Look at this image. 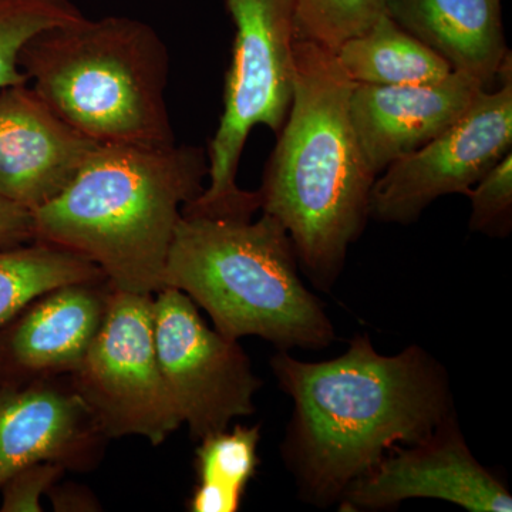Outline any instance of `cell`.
I'll use <instances>...</instances> for the list:
<instances>
[{
    "instance_id": "6da1fadb",
    "label": "cell",
    "mask_w": 512,
    "mask_h": 512,
    "mask_svg": "<svg viewBox=\"0 0 512 512\" xmlns=\"http://www.w3.org/2000/svg\"><path fill=\"white\" fill-rule=\"evenodd\" d=\"M271 367L293 402L282 454L299 495L316 507L340 503L394 447L456 417L447 370L417 345L386 356L357 335L335 359L301 362L279 350Z\"/></svg>"
},
{
    "instance_id": "7a4b0ae2",
    "label": "cell",
    "mask_w": 512,
    "mask_h": 512,
    "mask_svg": "<svg viewBox=\"0 0 512 512\" xmlns=\"http://www.w3.org/2000/svg\"><path fill=\"white\" fill-rule=\"evenodd\" d=\"M293 94L258 190L261 210L281 222L312 284L329 292L369 218L377 178L350 120L355 83L333 52L296 37Z\"/></svg>"
},
{
    "instance_id": "3957f363",
    "label": "cell",
    "mask_w": 512,
    "mask_h": 512,
    "mask_svg": "<svg viewBox=\"0 0 512 512\" xmlns=\"http://www.w3.org/2000/svg\"><path fill=\"white\" fill-rule=\"evenodd\" d=\"M205 178L200 147L99 144L62 192L32 211L33 241L92 262L111 289L154 295L183 208Z\"/></svg>"
},
{
    "instance_id": "277c9868",
    "label": "cell",
    "mask_w": 512,
    "mask_h": 512,
    "mask_svg": "<svg viewBox=\"0 0 512 512\" xmlns=\"http://www.w3.org/2000/svg\"><path fill=\"white\" fill-rule=\"evenodd\" d=\"M288 232L259 220L185 215L175 229L164 286L190 296L229 339L258 336L279 350L328 348L335 329L298 274Z\"/></svg>"
},
{
    "instance_id": "5b68a950",
    "label": "cell",
    "mask_w": 512,
    "mask_h": 512,
    "mask_svg": "<svg viewBox=\"0 0 512 512\" xmlns=\"http://www.w3.org/2000/svg\"><path fill=\"white\" fill-rule=\"evenodd\" d=\"M20 67L47 106L97 144L174 146L167 47L153 26L127 16H86L37 33Z\"/></svg>"
},
{
    "instance_id": "8992f818",
    "label": "cell",
    "mask_w": 512,
    "mask_h": 512,
    "mask_svg": "<svg viewBox=\"0 0 512 512\" xmlns=\"http://www.w3.org/2000/svg\"><path fill=\"white\" fill-rule=\"evenodd\" d=\"M235 36L225 77L224 111L212 137L208 183L183 214L251 220L261 208L258 191L237 184L249 133L266 126L279 133L293 94L296 0H225Z\"/></svg>"
},
{
    "instance_id": "52a82bcc",
    "label": "cell",
    "mask_w": 512,
    "mask_h": 512,
    "mask_svg": "<svg viewBox=\"0 0 512 512\" xmlns=\"http://www.w3.org/2000/svg\"><path fill=\"white\" fill-rule=\"evenodd\" d=\"M153 296L110 288L99 333L70 373L104 439L138 436L160 446L183 424L158 362Z\"/></svg>"
},
{
    "instance_id": "ba28073f",
    "label": "cell",
    "mask_w": 512,
    "mask_h": 512,
    "mask_svg": "<svg viewBox=\"0 0 512 512\" xmlns=\"http://www.w3.org/2000/svg\"><path fill=\"white\" fill-rule=\"evenodd\" d=\"M154 339L168 392L195 440L255 412L261 387L238 340L202 319L190 296L164 286L153 296Z\"/></svg>"
},
{
    "instance_id": "9c48e42d",
    "label": "cell",
    "mask_w": 512,
    "mask_h": 512,
    "mask_svg": "<svg viewBox=\"0 0 512 512\" xmlns=\"http://www.w3.org/2000/svg\"><path fill=\"white\" fill-rule=\"evenodd\" d=\"M501 86L477 94L466 113L426 146L394 161L377 177L369 217L412 224L448 194L468 195L512 151V62Z\"/></svg>"
},
{
    "instance_id": "30bf717a",
    "label": "cell",
    "mask_w": 512,
    "mask_h": 512,
    "mask_svg": "<svg viewBox=\"0 0 512 512\" xmlns=\"http://www.w3.org/2000/svg\"><path fill=\"white\" fill-rule=\"evenodd\" d=\"M436 498L470 512H511L507 487L471 453L456 417L427 439L397 446L343 495L342 511H382Z\"/></svg>"
},
{
    "instance_id": "8fae6325",
    "label": "cell",
    "mask_w": 512,
    "mask_h": 512,
    "mask_svg": "<svg viewBox=\"0 0 512 512\" xmlns=\"http://www.w3.org/2000/svg\"><path fill=\"white\" fill-rule=\"evenodd\" d=\"M97 146L29 84L0 90V197L35 211L64 190Z\"/></svg>"
},
{
    "instance_id": "7c38bea8",
    "label": "cell",
    "mask_w": 512,
    "mask_h": 512,
    "mask_svg": "<svg viewBox=\"0 0 512 512\" xmlns=\"http://www.w3.org/2000/svg\"><path fill=\"white\" fill-rule=\"evenodd\" d=\"M485 87L463 72L406 86L355 84L349 111L367 164L379 177L390 164L426 146L456 123Z\"/></svg>"
},
{
    "instance_id": "4fadbf2b",
    "label": "cell",
    "mask_w": 512,
    "mask_h": 512,
    "mask_svg": "<svg viewBox=\"0 0 512 512\" xmlns=\"http://www.w3.org/2000/svg\"><path fill=\"white\" fill-rule=\"evenodd\" d=\"M104 439L86 404L73 387L47 382L0 393V487L32 464L64 468L93 461Z\"/></svg>"
},
{
    "instance_id": "5bb4252c",
    "label": "cell",
    "mask_w": 512,
    "mask_h": 512,
    "mask_svg": "<svg viewBox=\"0 0 512 512\" xmlns=\"http://www.w3.org/2000/svg\"><path fill=\"white\" fill-rule=\"evenodd\" d=\"M386 15L485 89L511 63L501 0H386Z\"/></svg>"
},
{
    "instance_id": "9a60e30c",
    "label": "cell",
    "mask_w": 512,
    "mask_h": 512,
    "mask_svg": "<svg viewBox=\"0 0 512 512\" xmlns=\"http://www.w3.org/2000/svg\"><path fill=\"white\" fill-rule=\"evenodd\" d=\"M101 282L64 285L37 298L8 339V355L23 372L72 373L99 333L107 295Z\"/></svg>"
},
{
    "instance_id": "2e32d148",
    "label": "cell",
    "mask_w": 512,
    "mask_h": 512,
    "mask_svg": "<svg viewBox=\"0 0 512 512\" xmlns=\"http://www.w3.org/2000/svg\"><path fill=\"white\" fill-rule=\"evenodd\" d=\"M340 70L355 84L406 86L439 82L450 64L384 13L360 35L333 52Z\"/></svg>"
},
{
    "instance_id": "e0dca14e",
    "label": "cell",
    "mask_w": 512,
    "mask_h": 512,
    "mask_svg": "<svg viewBox=\"0 0 512 512\" xmlns=\"http://www.w3.org/2000/svg\"><path fill=\"white\" fill-rule=\"evenodd\" d=\"M107 282L82 256L43 242L0 248V329L30 303L64 285Z\"/></svg>"
},
{
    "instance_id": "ac0fdd59",
    "label": "cell",
    "mask_w": 512,
    "mask_h": 512,
    "mask_svg": "<svg viewBox=\"0 0 512 512\" xmlns=\"http://www.w3.org/2000/svg\"><path fill=\"white\" fill-rule=\"evenodd\" d=\"M259 426H237L200 440L195 453L198 484L188 508L192 512H237L245 488L259 464Z\"/></svg>"
},
{
    "instance_id": "d6986e66",
    "label": "cell",
    "mask_w": 512,
    "mask_h": 512,
    "mask_svg": "<svg viewBox=\"0 0 512 512\" xmlns=\"http://www.w3.org/2000/svg\"><path fill=\"white\" fill-rule=\"evenodd\" d=\"M83 16L72 0H0V90L29 84L19 57L32 37Z\"/></svg>"
},
{
    "instance_id": "ffe728a7",
    "label": "cell",
    "mask_w": 512,
    "mask_h": 512,
    "mask_svg": "<svg viewBox=\"0 0 512 512\" xmlns=\"http://www.w3.org/2000/svg\"><path fill=\"white\" fill-rule=\"evenodd\" d=\"M386 13V0H296V37L335 52Z\"/></svg>"
},
{
    "instance_id": "44dd1931",
    "label": "cell",
    "mask_w": 512,
    "mask_h": 512,
    "mask_svg": "<svg viewBox=\"0 0 512 512\" xmlns=\"http://www.w3.org/2000/svg\"><path fill=\"white\" fill-rule=\"evenodd\" d=\"M471 231L505 237L512 227V151L481 178L467 195Z\"/></svg>"
},
{
    "instance_id": "7402d4cb",
    "label": "cell",
    "mask_w": 512,
    "mask_h": 512,
    "mask_svg": "<svg viewBox=\"0 0 512 512\" xmlns=\"http://www.w3.org/2000/svg\"><path fill=\"white\" fill-rule=\"evenodd\" d=\"M64 470L62 464L45 461L16 471L0 487L3 494L0 511H42L43 495L50 493Z\"/></svg>"
},
{
    "instance_id": "603a6c76",
    "label": "cell",
    "mask_w": 512,
    "mask_h": 512,
    "mask_svg": "<svg viewBox=\"0 0 512 512\" xmlns=\"http://www.w3.org/2000/svg\"><path fill=\"white\" fill-rule=\"evenodd\" d=\"M32 241V211L0 197V248L18 247Z\"/></svg>"
}]
</instances>
